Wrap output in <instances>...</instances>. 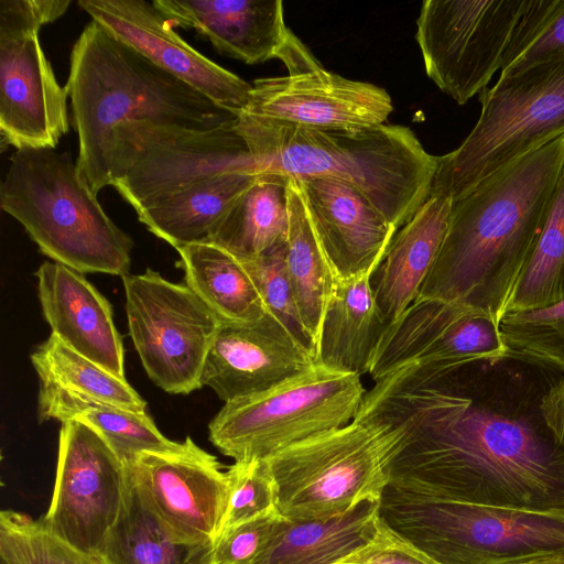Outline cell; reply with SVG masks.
<instances>
[{"label":"cell","mask_w":564,"mask_h":564,"mask_svg":"<svg viewBox=\"0 0 564 564\" xmlns=\"http://www.w3.org/2000/svg\"><path fill=\"white\" fill-rule=\"evenodd\" d=\"M358 413L404 432L388 485L425 497L564 512V367L508 348L448 367L410 362Z\"/></svg>","instance_id":"6da1fadb"},{"label":"cell","mask_w":564,"mask_h":564,"mask_svg":"<svg viewBox=\"0 0 564 564\" xmlns=\"http://www.w3.org/2000/svg\"><path fill=\"white\" fill-rule=\"evenodd\" d=\"M76 167L94 194L112 186L145 129L208 131L237 116L90 21L75 42L68 79Z\"/></svg>","instance_id":"7a4b0ae2"},{"label":"cell","mask_w":564,"mask_h":564,"mask_svg":"<svg viewBox=\"0 0 564 564\" xmlns=\"http://www.w3.org/2000/svg\"><path fill=\"white\" fill-rule=\"evenodd\" d=\"M564 169V134L452 200L446 234L419 297L499 323Z\"/></svg>","instance_id":"3957f363"},{"label":"cell","mask_w":564,"mask_h":564,"mask_svg":"<svg viewBox=\"0 0 564 564\" xmlns=\"http://www.w3.org/2000/svg\"><path fill=\"white\" fill-rule=\"evenodd\" d=\"M235 129L254 174L335 178L358 189L398 230L427 200L438 156L400 124L307 128L241 112Z\"/></svg>","instance_id":"277c9868"},{"label":"cell","mask_w":564,"mask_h":564,"mask_svg":"<svg viewBox=\"0 0 564 564\" xmlns=\"http://www.w3.org/2000/svg\"><path fill=\"white\" fill-rule=\"evenodd\" d=\"M0 207L54 262L82 274H129L131 237L108 217L67 153L17 150L1 182Z\"/></svg>","instance_id":"5b68a950"},{"label":"cell","mask_w":564,"mask_h":564,"mask_svg":"<svg viewBox=\"0 0 564 564\" xmlns=\"http://www.w3.org/2000/svg\"><path fill=\"white\" fill-rule=\"evenodd\" d=\"M403 440L402 429L357 413L343 427L273 454L267 462L276 511L291 520L328 519L364 500H380Z\"/></svg>","instance_id":"8992f818"},{"label":"cell","mask_w":564,"mask_h":564,"mask_svg":"<svg viewBox=\"0 0 564 564\" xmlns=\"http://www.w3.org/2000/svg\"><path fill=\"white\" fill-rule=\"evenodd\" d=\"M379 517L438 564H503L564 555V512L442 500L388 485Z\"/></svg>","instance_id":"52a82bcc"},{"label":"cell","mask_w":564,"mask_h":564,"mask_svg":"<svg viewBox=\"0 0 564 564\" xmlns=\"http://www.w3.org/2000/svg\"><path fill=\"white\" fill-rule=\"evenodd\" d=\"M480 102L467 138L438 156L430 196L454 200L564 134V53L500 74Z\"/></svg>","instance_id":"ba28073f"},{"label":"cell","mask_w":564,"mask_h":564,"mask_svg":"<svg viewBox=\"0 0 564 564\" xmlns=\"http://www.w3.org/2000/svg\"><path fill=\"white\" fill-rule=\"evenodd\" d=\"M366 392L360 376L314 364L263 392L226 402L208 425L209 440L235 460L267 459L350 423Z\"/></svg>","instance_id":"9c48e42d"},{"label":"cell","mask_w":564,"mask_h":564,"mask_svg":"<svg viewBox=\"0 0 564 564\" xmlns=\"http://www.w3.org/2000/svg\"><path fill=\"white\" fill-rule=\"evenodd\" d=\"M69 0H0V133L3 144L55 149L69 128L67 89L39 41Z\"/></svg>","instance_id":"30bf717a"},{"label":"cell","mask_w":564,"mask_h":564,"mask_svg":"<svg viewBox=\"0 0 564 564\" xmlns=\"http://www.w3.org/2000/svg\"><path fill=\"white\" fill-rule=\"evenodd\" d=\"M122 282L129 335L150 379L172 394L199 389L218 317L186 284L151 269Z\"/></svg>","instance_id":"8fae6325"},{"label":"cell","mask_w":564,"mask_h":564,"mask_svg":"<svg viewBox=\"0 0 564 564\" xmlns=\"http://www.w3.org/2000/svg\"><path fill=\"white\" fill-rule=\"evenodd\" d=\"M528 0H425L415 40L426 75L458 105L482 93L497 70Z\"/></svg>","instance_id":"7c38bea8"},{"label":"cell","mask_w":564,"mask_h":564,"mask_svg":"<svg viewBox=\"0 0 564 564\" xmlns=\"http://www.w3.org/2000/svg\"><path fill=\"white\" fill-rule=\"evenodd\" d=\"M128 484L126 463L98 433L64 421L53 495L42 520L66 542L95 556L120 514Z\"/></svg>","instance_id":"4fadbf2b"},{"label":"cell","mask_w":564,"mask_h":564,"mask_svg":"<svg viewBox=\"0 0 564 564\" xmlns=\"http://www.w3.org/2000/svg\"><path fill=\"white\" fill-rule=\"evenodd\" d=\"M230 171L254 174L235 126L208 131L149 128L138 135L112 186L139 213L164 195Z\"/></svg>","instance_id":"5bb4252c"},{"label":"cell","mask_w":564,"mask_h":564,"mask_svg":"<svg viewBox=\"0 0 564 564\" xmlns=\"http://www.w3.org/2000/svg\"><path fill=\"white\" fill-rule=\"evenodd\" d=\"M126 464L176 539L214 544L229 497V476L216 456L187 437L176 449L144 452Z\"/></svg>","instance_id":"9a60e30c"},{"label":"cell","mask_w":564,"mask_h":564,"mask_svg":"<svg viewBox=\"0 0 564 564\" xmlns=\"http://www.w3.org/2000/svg\"><path fill=\"white\" fill-rule=\"evenodd\" d=\"M507 349L498 323L486 313L417 296L383 330L368 375L377 381L410 362L448 367Z\"/></svg>","instance_id":"2e32d148"},{"label":"cell","mask_w":564,"mask_h":564,"mask_svg":"<svg viewBox=\"0 0 564 564\" xmlns=\"http://www.w3.org/2000/svg\"><path fill=\"white\" fill-rule=\"evenodd\" d=\"M78 6L113 37L220 108L239 116L248 107L251 84L192 47L152 1L79 0Z\"/></svg>","instance_id":"e0dca14e"},{"label":"cell","mask_w":564,"mask_h":564,"mask_svg":"<svg viewBox=\"0 0 564 564\" xmlns=\"http://www.w3.org/2000/svg\"><path fill=\"white\" fill-rule=\"evenodd\" d=\"M243 112L274 121L317 129H354L382 124L393 110L386 89L352 80L321 64L285 76L251 84Z\"/></svg>","instance_id":"ac0fdd59"},{"label":"cell","mask_w":564,"mask_h":564,"mask_svg":"<svg viewBox=\"0 0 564 564\" xmlns=\"http://www.w3.org/2000/svg\"><path fill=\"white\" fill-rule=\"evenodd\" d=\"M315 364L270 312L248 324H221L206 357L200 384L230 402L263 392Z\"/></svg>","instance_id":"d6986e66"},{"label":"cell","mask_w":564,"mask_h":564,"mask_svg":"<svg viewBox=\"0 0 564 564\" xmlns=\"http://www.w3.org/2000/svg\"><path fill=\"white\" fill-rule=\"evenodd\" d=\"M319 242L338 279L375 272L398 229L355 187L296 178Z\"/></svg>","instance_id":"ffe728a7"},{"label":"cell","mask_w":564,"mask_h":564,"mask_svg":"<svg viewBox=\"0 0 564 564\" xmlns=\"http://www.w3.org/2000/svg\"><path fill=\"white\" fill-rule=\"evenodd\" d=\"M172 25L194 29L221 54L246 64L283 59L295 36L281 0H153Z\"/></svg>","instance_id":"44dd1931"},{"label":"cell","mask_w":564,"mask_h":564,"mask_svg":"<svg viewBox=\"0 0 564 564\" xmlns=\"http://www.w3.org/2000/svg\"><path fill=\"white\" fill-rule=\"evenodd\" d=\"M43 315L65 345L115 376L124 377V349L112 310L84 275L46 261L35 272Z\"/></svg>","instance_id":"7402d4cb"},{"label":"cell","mask_w":564,"mask_h":564,"mask_svg":"<svg viewBox=\"0 0 564 564\" xmlns=\"http://www.w3.org/2000/svg\"><path fill=\"white\" fill-rule=\"evenodd\" d=\"M452 199L430 196L394 235L371 278L377 306L387 326L417 297L446 234Z\"/></svg>","instance_id":"603a6c76"},{"label":"cell","mask_w":564,"mask_h":564,"mask_svg":"<svg viewBox=\"0 0 564 564\" xmlns=\"http://www.w3.org/2000/svg\"><path fill=\"white\" fill-rule=\"evenodd\" d=\"M380 500H364L328 519L291 520L279 516L253 564H336L376 535Z\"/></svg>","instance_id":"cb8c5ba5"},{"label":"cell","mask_w":564,"mask_h":564,"mask_svg":"<svg viewBox=\"0 0 564 564\" xmlns=\"http://www.w3.org/2000/svg\"><path fill=\"white\" fill-rule=\"evenodd\" d=\"M373 273L337 278L323 319L315 364L360 377L368 373L387 327L371 288Z\"/></svg>","instance_id":"d4e9b609"},{"label":"cell","mask_w":564,"mask_h":564,"mask_svg":"<svg viewBox=\"0 0 564 564\" xmlns=\"http://www.w3.org/2000/svg\"><path fill=\"white\" fill-rule=\"evenodd\" d=\"M258 175L230 171L164 195L137 213L148 230L172 247L209 242L235 200Z\"/></svg>","instance_id":"484cf974"},{"label":"cell","mask_w":564,"mask_h":564,"mask_svg":"<svg viewBox=\"0 0 564 564\" xmlns=\"http://www.w3.org/2000/svg\"><path fill=\"white\" fill-rule=\"evenodd\" d=\"M128 474L120 514L95 555L99 564H205L213 545L176 539L155 513L129 468Z\"/></svg>","instance_id":"4316f807"},{"label":"cell","mask_w":564,"mask_h":564,"mask_svg":"<svg viewBox=\"0 0 564 564\" xmlns=\"http://www.w3.org/2000/svg\"><path fill=\"white\" fill-rule=\"evenodd\" d=\"M288 208L286 269L300 316L313 341L316 357L323 319L337 276L316 235L295 177L288 180Z\"/></svg>","instance_id":"83f0119b"},{"label":"cell","mask_w":564,"mask_h":564,"mask_svg":"<svg viewBox=\"0 0 564 564\" xmlns=\"http://www.w3.org/2000/svg\"><path fill=\"white\" fill-rule=\"evenodd\" d=\"M76 421L98 433L128 463L144 452L173 451L181 443L165 437L147 412H135L80 394L40 386L37 421Z\"/></svg>","instance_id":"f1b7e54d"},{"label":"cell","mask_w":564,"mask_h":564,"mask_svg":"<svg viewBox=\"0 0 564 564\" xmlns=\"http://www.w3.org/2000/svg\"><path fill=\"white\" fill-rule=\"evenodd\" d=\"M175 250L185 284L221 324H253L268 313L250 274L231 253L210 242L185 245Z\"/></svg>","instance_id":"f546056e"},{"label":"cell","mask_w":564,"mask_h":564,"mask_svg":"<svg viewBox=\"0 0 564 564\" xmlns=\"http://www.w3.org/2000/svg\"><path fill=\"white\" fill-rule=\"evenodd\" d=\"M288 176L260 174L235 200L209 242L239 261L285 241L289 228Z\"/></svg>","instance_id":"4dcf8cb0"},{"label":"cell","mask_w":564,"mask_h":564,"mask_svg":"<svg viewBox=\"0 0 564 564\" xmlns=\"http://www.w3.org/2000/svg\"><path fill=\"white\" fill-rule=\"evenodd\" d=\"M31 361L40 386L53 387L135 412H145L147 402L128 383L73 350L55 334L36 346Z\"/></svg>","instance_id":"1f68e13d"},{"label":"cell","mask_w":564,"mask_h":564,"mask_svg":"<svg viewBox=\"0 0 564 564\" xmlns=\"http://www.w3.org/2000/svg\"><path fill=\"white\" fill-rule=\"evenodd\" d=\"M564 299V169L543 226L505 313L540 308ZM503 313V314H505Z\"/></svg>","instance_id":"d6a6232c"},{"label":"cell","mask_w":564,"mask_h":564,"mask_svg":"<svg viewBox=\"0 0 564 564\" xmlns=\"http://www.w3.org/2000/svg\"><path fill=\"white\" fill-rule=\"evenodd\" d=\"M0 561L6 564H99L54 533L42 519L13 510L0 513Z\"/></svg>","instance_id":"836d02e7"},{"label":"cell","mask_w":564,"mask_h":564,"mask_svg":"<svg viewBox=\"0 0 564 564\" xmlns=\"http://www.w3.org/2000/svg\"><path fill=\"white\" fill-rule=\"evenodd\" d=\"M564 53V0H528L505 53L500 74Z\"/></svg>","instance_id":"e575fe53"},{"label":"cell","mask_w":564,"mask_h":564,"mask_svg":"<svg viewBox=\"0 0 564 564\" xmlns=\"http://www.w3.org/2000/svg\"><path fill=\"white\" fill-rule=\"evenodd\" d=\"M498 327L508 348L564 367V299L540 308L507 312Z\"/></svg>","instance_id":"d590c367"},{"label":"cell","mask_w":564,"mask_h":564,"mask_svg":"<svg viewBox=\"0 0 564 564\" xmlns=\"http://www.w3.org/2000/svg\"><path fill=\"white\" fill-rule=\"evenodd\" d=\"M253 280L268 312L272 313L311 352L315 349L300 316L285 262V241L263 253L240 261Z\"/></svg>","instance_id":"8d00e7d4"},{"label":"cell","mask_w":564,"mask_h":564,"mask_svg":"<svg viewBox=\"0 0 564 564\" xmlns=\"http://www.w3.org/2000/svg\"><path fill=\"white\" fill-rule=\"evenodd\" d=\"M227 473L229 497L218 538L243 522L276 511L275 488L267 459L235 460Z\"/></svg>","instance_id":"74e56055"},{"label":"cell","mask_w":564,"mask_h":564,"mask_svg":"<svg viewBox=\"0 0 564 564\" xmlns=\"http://www.w3.org/2000/svg\"><path fill=\"white\" fill-rule=\"evenodd\" d=\"M279 516L278 511H273L223 533L214 542L205 564H253Z\"/></svg>","instance_id":"f35d334b"},{"label":"cell","mask_w":564,"mask_h":564,"mask_svg":"<svg viewBox=\"0 0 564 564\" xmlns=\"http://www.w3.org/2000/svg\"><path fill=\"white\" fill-rule=\"evenodd\" d=\"M341 562L354 564H438L431 556L392 531L380 517L375 538Z\"/></svg>","instance_id":"ab89813d"},{"label":"cell","mask_w":564,"mask_h":564,"mask_svg":"<svg viewBox=\"0 0 564 564\" xmlns=\"http://www.w3.org/2000/svg\"><path fill=\"white\" fill-rule=\"evenodd\" d=\"M503 564H564V555L527 558Z\"/></svg>","instance_id":"60d3db41"},{"label":"cell","mask_w":564,"mask_h":564,"mask_svg":"<svg viewBox=\"0 0 564 564\" xmlns=\"http://www.w3.org/2000/svg\"><path fill=\"white\" fill-rule=\"evenodd\" d=\"M336 564H354V563L339 562V563H336Z\"/></svg>","instance_id":"b9f144b4"},{"label":"cell","mask_w":564,"mask_h":564,"mask_svg":"<svg viewBox=\"0 0 564 564\" xmlns=\"http://www.w3.org/2000/svg\"><path fill=\"white\" fill-rule=\"evenodd\" d=\"M0 564H6V563H3V562H1V561H0Z\"/></svg>","instance_id":"7bdbcfd3"}]
</instances>
